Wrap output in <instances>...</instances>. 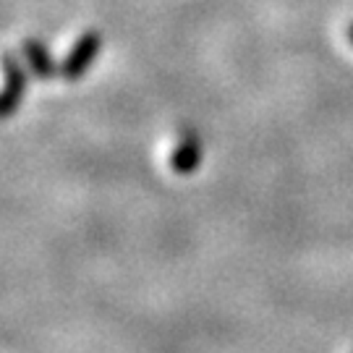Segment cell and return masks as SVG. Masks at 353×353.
Here are the masks:
<instances>
[{
  "label": "cell",
  "mask_w": 353,
  "mask_h": 353,
  "mask_svg": "<svg viewBox=\"0 0 353 353\" xmlns=\"http://www.w3.org/2000/svg\"><path fill=\"white\" fill-rule=\"evenodd\" d=\"M100 48H102L100 32H94V29L84 32L74 42V48L65 55V61L61 63V79H65V81H79L89 71V65L94 63Z\"/></svg>",
  "instance_id": "6da1fadb"
},
{
  "label": "cell",
  "mask_w": 353,
  "mask_h": 353,
  "mask_svg": "<svg viewBox=\"0 0 353 353\" xmlns=\"http://www.w3.org/2000/svg\"><path fill=\"white\" fill-rule=\"evenodd\" d=\"M3 71H6V89H3V97H0V115L11 118L16 113V108L21 105V100H24L26 74L11 52L3 58Z\"/></svg>",
  "instance_id": "7a4b0ae2"
},
{
  "label": "cell",
  "mask_w": 353,
  "mask_h": 353,
  "mask_svg": "<svg viewBox=\"0 0 353 353\" xmlns=\"http://www.w3.org/2000/svg\"><path fill=\"white\" fill-rule=\"evenodd\" d=\"M199 160H202V141L194 131H186L170 154V168L178 176H189L199 168Z\"/></svg>",
  "instance_id": "3957f363"
},
{
  "label": "cell",
  "mask_w": 353,
  "mask_h": 353,
  "mask_svg": "<svg viewBox=\"0 0 353 353\" xmlns=\"http://www.w3.org/2000/svg\"><path fill=\"white\" fill-rule=\"evenodd\" d=\"M24 58L26 63L32 65V71L37 79H52L55 76V65L48 48L39 39H24Z\"/></svg>",
  "instance_id": "277c9868"
},
{
  "label": "cell",
  "mask_w": 353,
  "mask_h": 353,
  "mask_svg": "<svg viewBox=\"0 0 353 353\" xmlns=\"http://www.w3.org/2000/svg\"><path fill=\"white\" fill-rule=\"evenodd\" d=\"M348 42L353 45V24H348Z\"/></svg>",
  "instance_id": "5b68a950"
}]
</instances>
